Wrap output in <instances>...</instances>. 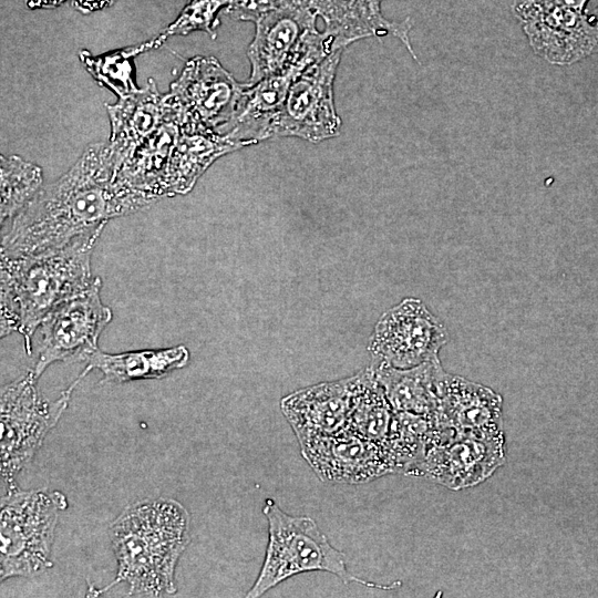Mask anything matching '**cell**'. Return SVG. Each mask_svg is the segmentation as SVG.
Listing matches in <instances>:
<instances>
[{"label":"cell","instance_id":"obj_1","mask_svg":"<svg viewBox=\"0 0 598 598\" xmlns=\"http://www.w3.org/2000/svg\"><path fill=\"white\" fill-rule=\"evenodd\" d=\"M117 158L107 142L90 145L59 179L35 198L1 235V255L33 256L61 249L109 220L151 207L158 199L116 179Z\"/></svg>","mask_w":598,"mask_h":598},{"label":"cell","instance_id":"obj_2","mask_svg":"<svg viewBox=\"0 0 598 598\" xmlns=\"http://www.w3.org/2000/svg\"><path fill=\"white\" fill-rule=\"evenodd\" d=\"M101 234L84 235L61 249L40 255H1V338L18 332L31 355L32 338L42 321L94 281L91 258Z\"/></svg>","mask_w":598,"mask_h":598},{"label":"cell","instance_id":"obj_3","mask_svg":"<svg viewBox=\"0 0 598 598\" xmlns=\"http://www.w3.org/2000/svg\"><path fill=\"white\" fill-rule=\"evenodd\" d=\"M189 513L172 498H153L127 506L112 523L111 543L117 561L113 581L90 591L103 594L116 584L128 596L161 597L177 591V563L190 542Z\"/></svg>","mask_w":598,"mask_h":598},{"label":"cell","instance_id":"obj_4","mask_svg":"<svg viewBox=\"0 0 598 598\" xmlns=\"http://www.w3.org/2000/svg\"><path fill=\"white\" fill-rule=\"evenodd\" d=\"M262 514L268 523V544L247 598L260 597L286 579L308 571L333 574L346 584L379 587L348 571L344 553L329 542L311 517L290 515L271 498L265 501Z\"/></svg>","mask_w":598,"mask_h":598},{"label":"cell","instance_id":"obj_5","mask_svg":"<svg viewBox=\"0 0 598 598\" xmlns=\"http://www.w3.org/2000/svg\"><path fill=\"white\" fill-rule=\"evenodd\" d=\"M66 507V496L59 491L17 487L1 494V581L31 577L52 567L51 548L59 513Z\"/></svg>","mask_w":598,"mask_h":598},{"label":"cell","instance_id":"obj_6","mask_svg":"<svg viewBox=\"0 0 598 598\" xmlns=\"http://www.w3.org/2000/svg\"><path fill=\"white\" fill-rule=\"evenodd\" d=\"M86 373H82L55 401L38 388L33 370L27 371L1 390L0 475L1 494L18 487L17 476L30 463L45 436L66 410L71 394Z\"/></svg>","mask_w":598,"mask_h":598},{"label":"cell","instance_id":"obj_7","mask_svg":"<svg viewBox=\"0 0 598 598\" xmlns=\"http://www.w3.org/2000/svg\"><path fill=\"white\" fill-rule=\"evenodd\" d=\"M317 18L310 0H289L256 21L247 50L251 70L245 84L252 85L298 62L313 64L336 51L332 40L317 29Z\"/></svg>","mask_w":598,"mask_h":598},{"label":"cell","instance_id":"obj_8","mask_svg":"<svg viewBox=\"0 0 598 598\" xmlns=\"http://www.w3.org/2000/svg\"><path fill=\"white\" fill-rule=\"evenodd\" d=\"M505 458L504 431L455 433L448 429H433L420 462L409 475L458 491L486 481Z\"/></svg>","mask_w":598,"mask_h":598},{"label":"cell","instance_id":"obj_9","mask_svg":"<svg viewBox=\"0 0 598 598\" xmlns=\"http://www.w3.org/2000/svg\"><path fill=\"white\" fill-rule=\"evenodd\" d=\"M102 281L95 277L83 292L56 307L40 324L38 358L32 368L39 379L54 362L85 361L112 320V310L101 299Z\"/></svg>","mask_w":598,"mask_h":598},{"label":"cell","instance_id":"obj_10","mask_svg":"<svg viewBox=\"0 0 598 598\" xmlns=\"http://www.w3.org/2000/svg\"><path fill=\"white\" fill-rule=\"evenodd\" d=\"M245 83L235 80L214 56L188 60L165 101L183 126L219 132L229 123Z\"/></svg>","mask_w":598,"mask_h":598},{"label":"cell","instance_id":"obj_11","mask_svg":"<svg viewBox=\"0 0 598 598\" xmlns=\"http://www.w3.org/2000/svg\"><path fill=\"white\" fill-rule=\"evenodd\" d=\"M342 51L336 50L311 64L293 81L268 138L295 136L318 143L340 134L333 83Z\"/></svg>","mask_w":598,"mask_h":598},{"label":"cell","instance_id":"obj_12","mask_svg":"<svg viewBox=\"0 0 598 598\" xmlns=\"http://www.w3.org/2000/svg\"><path fill=\"white\" fill-rule=\"evenodd\" d=\"M447 341L444 323L416 298H405L375 324L368 350L373 362L408 369L439 357Z\"/></svg>","mask_w":598,"mask_h":598},{"label":"cell","instance_id":"obj_13","mask_svg":"<svg viewBox=\"0 0 598 598\" xmlns=\"http://www.w3.org/2000/svg\"><path fill=\"white\" fill-rule=\"evenodd\" d=\"M534 53L570 65L598 51V24L584 9L518 0L513 8Z\"/></svg>","mask_w":598,"mask_h":598},{"label":"cell","instance_id":"obj_14","mask_svg":"<svg viewBox=\"0 0 598 598\" xmlns=\"http://www.w3.org/2000/svg\"><path fill=\"white\" fill-rule=\"evenodd\" d=\"M301 455L326 483L362 484L398 473L391 454L349 429L299 444Z\"/></svg>","mask_w":598,"mask_h":598},{"label":"cell","instance_id":"obj_15","mask_svg":"<svg viewBox=\"0 0 598 598\" xmlns=\"http://www.w3.org/2000/svg\"><path fill=\"white\" fill-rule=\"evenodd\" d=\"M358 374L297 390L280 401V410L298 443L341 432L348 427Z\"/></svg>","mask_w":598,"mask_h":598},{"label":"cell","instance_id":"obj_16","mask_svg":"<svg viewBox=\"0 0 598 598\" xmlns=\"http://www.w3.org/2000/svg\"><path fill=\"white\" fill-rule=\"evenodd\" d=\"M433 427L455 433L503 431V399L488 386L445 373Z\"/></svg>","mask_w":598,"mask_h":598},{"label":"cell","instance_id":"obj_17","mask_svg":"<svg viewBox=\"0 0 598 598\" xmlns=\"http://www.w3.org/2000/svg\"><path fill=\"white\" fill-rule=\"evenodd\" d=\"M310 65L298 62L279 74L265 78L252 85L245 84L234 116L219 134L246 146L267 140L270 126L285 105L291 84Z\"/></svg>","mask_w":598,"mask_h":598},{"label":"cell","instance_id":"obj_18","mask_svg":"<svg viewBox=\"0 0 598 598\" xmlns=\"http://www.w3.org/2000/svg\"><path fill=\"white\" fill-rule=\"evenodd\" d=\"M382 1L310 0V4L323 20V31L340 49L364 38L393 35L409 52H413L410 39L411 19L406 18L401 22L388 20L381 11Z\"/></svg>","mask_w":598,"mask_h":598},{"label":"cell","instance_id":"obj_19","mask_svg":"<svg viewBox=\"0 0 598 598\" xmlns=\"http://www.w3.org/2000/svg\"><path fill=\"white\" fill-rule=\"evenodd\" d=\"M165 117L122 161L116 179L156 199L166 197L165 178L169 159L181 133L176 112L165 102Z\"/></svg>","mask_w":598,"mask_h":598},{"label":"cell","instance_id":"obj_20","mask_svg":"<svg viewBox=\"0 0 598 598\" xmlns=\"http://www.w3.org/2000/svg\"><path fill=\"white\" fill-rule=\"evenodd\" d=\"M370 368L396 412L433 419L446 373L439 357L408 369L377 362Z\"/></svg>","mask_w":598,"mask_h":598},{"label":"cell","instance_id":"obj_21","mask_svg":"<svg viewBox=\"0 0 598 598\" xmlns=\"http://www.w3.org/2000/svg\"><path fill=\"white\" fill-rule=\"evenodd\" d=\"M243 147L214 131L181 125L165 178L166 197L187 194L217 158Z\"/></svg>","mask_w":598,"mask_h":598},{"label":"cell","instance_id":"obj_22","mask_svg":"<svg viewBox=\"0 0 598 598\" xmlns=\"http://www.w3.org/2000/svg\"><path fill=\"white\" fill-rule=\"evenodd\" d=\"M106 110L111 123L109 143L118 167L125 156L164 120V95L155 81L148 79L144 87L118 97L115 104L106 105Z\"/></svg>","mask_w":598,"mask_h":598},{"label":"cell","instance_id":"obj_23","mask_svg":"<svg viewBox=\"0 0 598 598\" xmlns=\"http://www.w3.org/2000/svg\"><path fill=\"white\" fill-rule=\"evenodd\" d=\"M188 360L189 351L182 344L121 353H106L97 349L85 360L87 364L84 370L87 373L92 369L101 371L103 382L124 383L165 378L184 368Z\"/></svg>","mask_w":598,"mask_h":598},{"label":"cell","instance_id":"obj_24","mask_svg":"<svg viewBox=\"0 0 598 598\" xmlns=\"http://www.w3.org/2000/svg\"><path fill=\"white\" fill-rule=\"evenodd\" d=\"M166 39L159 33L154 39L102 55H93L86 50L79 52L80 61L92 78L111 90L117 97L138 90L134 82L133 60L138 54L159 48Z\"/></svg>","mask_w":598,"mask_h":598},{"label":"cell","instance_id":"obj_25","mask_svg":"<svg viewBox=\"0 0 598 598\" xmlns=\"http://www.w3.org/2000/svg\"><path fill=\"white\" fill-rule=\"evenodd\" d=\"M42 168L20 156H0V221L8 224L39 194Z\"/></svg>","mask_w":598,"mask_h":598},{"label":"cell","instance_id":"obj_26","mask_svg":"<svg viewBox=\"0 0 598 598\" xmlns=\"http://www.w3.org/2000/svg\"><path fill=\"white\" fill-rule=\"evenodd\" d=\"M229 0H189L178 17L161 33L167 40L172 35H186L195 31L206 32L212 39L217 37L218 13Z\"/></svg>","mask_w":598,"mask_h":598},{"label":"cell","instance_id":"obj_27","mask_svg":"<svg viewBox=\"0 0 598 598\" xmlns=\"http://www.w3.org/2000/svg\"><path fill=\"white\" fill-rule=\"evenodd\" d=\"M289 0H229L225 13L238 21L256 22Z\"/></svg>","mask_w":598,"mask_h":598},{"label":"cell","instance_id":"obj_28","mask_svg":"<svg viewBox=\"0 0 598 598\" xmlns=\"http://www.w3.org/2000/svg\"><path fill=\"white\" fill-rule=\"evenodd\" d=\"M114 0H72V6L83 14H89L113 4Z\"/></svg>","mask_w":598,"mask_h":598},{"label":"cell","instance_id":"obj_29","mask_svg":"<svg viewBox=\"0 0 598 598\" xmlns=\"http://www.w3.org/2000/svg\"><path fill=\"white\" fill-rule=\"evenodd\" d=\"M66 0H25L30 9H54Z\"/></svg>","mask_w":598,"mask_h":598},{"label":"cell","instance_id":"obj_30","mask_svg":"<svg viewBox=\"0 0 598 598\" xmlns=\"http://www.w3.org/2000/svg\"><path fill=\"white\" fill-rule=\"evenodd\" d=\"M592 20L598 24V7H596L590 13Z\"/></svg>","mask_w":598,"mask_h":598}]
</instances>
